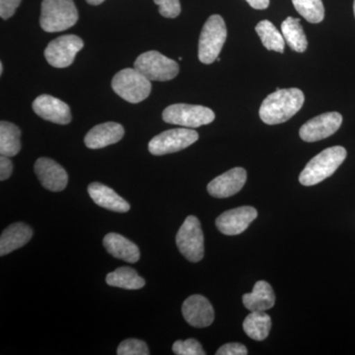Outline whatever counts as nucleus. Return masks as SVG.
Instances as JSON below:
<instances>
[{
  "instance_id": "obj_1",
  "label": "nucleus",
  "mask_w": 355,
  "mask_h": 355,
  "mask_svg": "<svg viewBox=\"0 0 355 355\" xmlns=\"http://www.w3.org/2000/svg\"><path fill=\"white\" fill-rule=\"evenodd\" d=\"M304 101V93L300 89L277 88L261 103V120L270 125L286 123L300 111Z\"/></svg>"
},
{
  "instance_id": "obj_2",
  "label": "nucleus",
  "mask_w": 355,
  "mask_h": 355,
  "mask_svg": "<svg viewBox=\"0 0 355 355\" xmlns=\"http://www.w3.org/2000/svg\"><path fill=\"white\" fill-rule=\"evenodd\" d=\"M347 150L343 146H333L324 149L305 166L299 176L303 186H315L327 178L331 177L347 158Z\"/></svg>"
},
{
  "instance_id": "obj_3",
  "label": "nucleus",
  "mask_w": 355,
  "mask_h": 355,
  "mask_svg": "<svg viewBox=\"0 0 355 355\" xmlns=\"http://www.w3.org/2000/svg\"><path fill=\"white\" fill-rule=\"evenodd\" d=\"M78 21L73 0H43L40 25L44 32L65 31Z\"/></svg>"
},
{
  "instance_id": "obj_4",
  "label": "nucleus",
  "mask_w": 355,
  "mask_h": 355,
  "mask_svg": "<svg viewBox=\"0 0 355 355\" xmlns=\"http://www.w3.org/2000/svg\"><path fill=\"white\" fill-rule=\"evenodd\" d=\"M227 38L225 22L220 15H211L203 26L198 43V60L205 64L216 62Z\"/></svg>"
},
{
  "instance_id": "obj_5",
  "label": "nucleus",
  "mask_w": 355,
  "mask_h": 355,
  "mask_svg": "<svg viewBox=\"0 0 355 355\" xmlns=\"http://www.w3.org/2000/svg\"><path fill=\"white\" fill-rule=\"evenodd\" d=\"M113 90L125 101L137 104L150 95V80L135 69L119 71L112 81Z\"/></svg>"
},
{
  "instance_id": "obj_6",
  "label": "nucleus",
  "mask_w": 355,
  "mask_h": 355,
  "mask_svg": "<svg viewBox=\"0 0 355 355\" xmlns=\"http://www.w3.org/2000/svg\"><path fill=\"white\" fill-rule=\"evenodd\" d=\"M163 121L171 125L196 128L209 125L216 119L214 111L198 105L174 104L163 111Z\"/></svg>"
},
{
  "instance_id": "obj_7",
  "label": "nucleus",
  "mask_w": 355,
  "mask_h": 355,
  "mask_svg": "<svg viewBox=\"0 0 355 355\" xmlns=\"http://www.w3.org/2000/svg\"><path fill=\"white\" fill-rule=\"evenodd\" d=\"M178 249L187 260L198 263L205 256V238L202 225L197 217L191 216L186 218L176 236Z\"/></svg>"
},
{
  "instance_id": "obj_8",
  "label": "nucleus",
  "mask_w": 355,
  "mask_h": 355,
  "mask_svg": "<svg viewBox=\"0 0 355 355\" xmlns=\"http://www.w3.org/2000/svg\"><path fill=\"white\" fill-rule=\"evenodd\" d=\"M135 69L150 81H169L179 73V64L156 51L142 53L135 62Z\"/></svg>"
},
{
  "instance_id": "obj_9",
  "label": "nucleus",
  "mask_w": 355,
  "mask_h": 355,
  "mask_svg": "<svg viewBox=\"0 0 355 355\" xmlns=\"http://www.w3.org/2000/svg\"><path fill=\"white\" fill-rule=\"evenodd\" d=\"M198 139V133L191 128H174L156 135L148 144L149 153L161 156L179 153Z\"/></svg>"
},
{
  "instance_id": "obj_10",
  "label": "nucleus",
  "mask_w": 355,
  "mask_h": 355,
  "mask_svg": "<svg viewBox=\"0 0 355 355\" xmlns=\"http://www.w3.org/2000/svg\"><path fill=\"white\" fill-rule=\"evenodd\" d=\"M84 43L76 35H64L51 41L44 50V58L51 67L64 69L72 64L77 53L83 50Z\"/></svg>"
},
{
  "instance_id": "obj_11",
  "label": "nucleus",
  "mask_w": 355,
  "mask_h": 355,
  "mask_svg": "<svg viewBox=\"0 0 355 355\" xmlns=\"http://www.w3.org/2000/svg\"><path fill=\"white\" fill-rule=\"evenodd\" d=\"M343 123V116L336 112L315 116L301 127L299 135L306 142H316L338 132Z\"/></svg>"
},
{
  "instance_id": "obj_12",
  "label": "nucleus",
  "mask_w": 355,
  "mask_h": 355,
  "mask_svg": "<svg viewBox=\"0 0 355 355\" xmlns=\"http://www.w3.org/2000/svg\"><path fill=\"white\" fill-rule=\"evenodd\" d=\"M258 217V211L252 207H241L223 212L217 217L216 227L224 235L234 236L244 232Z\"/></svg>"
},
{
  "instance_id": "obj_13",
  "label": "nucleus",
  "mask_w": 355,
  "mask_h": 355,
  "mask_svg": "<svg viewBox=\"0 0 355 355\" xmlns=\"http://www.w3.org/2000/svg\"><path fill=\"white\" fill-rule=\"evenodd\" d=\"M35 173L44 189L51 191H62L69 183L67 171L55 160L42 157L35 163Z\"/></svg>"
},
{
  "instance_id": "obj_14",
  "label": "nucleus",
  "mask_w": 355,
  "mask_h": 355,
  "mask_svg": "<svg viewBox=\"0 0 355 355\" xmlns=\"http://www.w3.org/2000/svg\"><path fill=\"white\" fill-rule=\"evenodd\" d=\"M33 110L44 120L58 125H69L71 121V112L69 105L51 95L37 97L33 102Z\"/></svg>"
},
{
  "instance_id": "obj_15",
  "label": "nucleus",
  "mask_w": 355,
  "mask_h": 355,
  "mask_svg": "<svg viewBox=\"0 0 355 355\" xmlns=\"http://www.w3.org/2000/svg\"><path fill=\"white\" fill-rule=\"evenodd\" d=\"M246 181V170L236 167L212 180L207 186V191L210 196L216 198L232 197L242 190Z\"/></svg>"
},
{
  "instance_id": "obj_16",
  "label": "nucleus",
  "mask_w": 355,
  "mask_h": 355,
  "mask_svg": "<svg viewBox=\"0 0 355 355\" xmlns=\"http://www.w3.org/2000/svg\"><path fill=\"white\" fill-rule=\"evenodd\" d=\"M182 313L187 323L195 328H207L214 321V310L202 295H191L184 300Z\"/></svg>"
},
{
  "instance_id": "obj_17",
  "label": "nucleus",
  "mask_w": 355,
  "mask_h": 355,
  "mask_svg": "<svg viewBox=\"0 0 355 355\" xmlns=\"http://www.w3.org/2000/svg\"><path fill=\"white\" fill-rule=\"evenodd\" d=\"M125 135L123 125L114 121L101 123L91 128L86 135L84 142L90 149H100L120 141Z\"/></svg>"
},
{
  "instance_id": "obj_18",
  "label": "nucleus",
  "mask_w": 355,
  "mask_h": 355,
  "mask_svg": "<svg viewBox=\"0 0 355 355\" xmlns=\"http://www.w3.org/2000/svg\"><path fill=\"white\" fill-rule=\"evenodd\" d=\"M88 193L93 202L103 209L112 210L114 212H128L130 209V203L123 200L118 193L101 183L89 184Z\"/></svg>"
},
{
  "instance_id": "obj_19",
  "label": "nucleus",
  "mask_w": 355,
  "mask_h": 355,
  "mask_svg": "<svg viewBox=\"0 0 355 355\" xmlns=\"http://www.w3.org/2000/svg\"><path fill=\"white\" fill-rule=\"evenodd\" d=\"M105 249L114 258L120 259L127 263H135L139 261L140 252L135 243L116 233H109L105 236Z\"/></svg>"
},
{
  "instance_id": "obj_20",
  "label": "nucleus",
  "mask_w": 355,
  "mask_h": 355,
  "mask_svg": "<svg viewBox=\"0 0 355 355\" xmlns=\"http://www.w3.org/2000/svg\"><path fill=\"white\" fill-rule=\"evenodd\" d=\"M32 237V228L27 224L22 222L11 224L2 232L0 237V256H6L25 246Z\"/></svg>"
},
{
  "instance_id": "obj_21",
  "label": "nucleus",
  "mask_w": 355,
  "mask_h": 355,
  "mask_svg": "<svg viewBox=\"0 0 355 355\" xmlns=\"http://www.w3.org/2000/svg\"><path fill=\"white\" fill-rule=\"evenodd\" d=\"M243 303L248 310L263 311L272 309L275 303V292L270 284L263 280L256 282L253 291L243 295Z\"/></svg>"
},
{
  "instance_id": "obj_22",
  "label": "nucleus",
  "mask_w": 355,
  "mask_h": 355,
  "mask_svg": "<svg viewBox=\"0 0 355 355\" xmlns=\"http://www.w3.org/2000/svg\"><path fill=\"white\" fill-rule=\"evenodd\" d=\"M243 329L249 338L261 342L270 335L272 319L263 311H253L245 319Z\"/></svg>"
},
{
  "instance_id": "obj_23",
  "label": "nucleus",
  "mask_w": 355,
  "mask_h": 355,
  "mask_svg": "<svg viewBox=\"0 0 355 355\" xmlns=\"http://www.w3.org/2000/svg\"><path fill=\"white\" fill-rule=\"evenodd\" d=\"M107 284L110 286L120 287L128 291H137L146 286V280L137 272V270L128 266L116 268L110 272L106 277Z\"/></svg>"
},
{
  "instance_id": "obj_24",
  "label": "nucleus",
  "mask_w": 355,
  "mask_h": 355,
  "mask_svg": "<svg viewBox=\"0 0 355 355\" xmlns=\"http://www.w3.org/2000/svg\"><path fill=\"white\" fill-rule=\"evenodd\" d=\"M21 130L9 121L0 123V154L7 157L17 155L21 150Z\"/></svg>"
},
{
  "instance_id": "obj_25",
  "label": "nucleus",
  "mask_w": 355,
  "mask_h": 355,
  "mask_svg": "<svg viewBox=\"0 0 355 355\" xmlns=\"http://www.w3.org/2000/svg\"><path fill=\"white\" fill-rule=\"evenodd\" d=\"M282 33L286 43L291 46V50L297 53H304L308 46V42L300 19L287 17L282 23Z\"/></svg>"
},
{
  "instance_id": "obj_26",
  "label": "nucleus",
  "mask_w": 355,
  "mask_h": 355,
  "mask_svg": "<svg viewBox=\"0 0 355 355\" xmlns=\"http://www.w3.org/2000/svg\"><path fill=\"white\" fill-rule=\"evenodd\" d=\"M256 32L261 40L263 46L268 51L284 53L286 40L284 35L275 28L270 21L263 20L256 26Z\"/></svg>"
},
{
  "instance_id": "obj_27",
  "label": "nucleus",
  "mask_w": 355,
  "mask_h": 355,
  "mask_svg": "<svg viewBox=\"0 0 355 355\" xmlns=\"http://www.w3.org/2000/svg\"><path fill=\"white\" fill-rule=\"evenodd\" d=\"M294 7L308 22L318 24L324 17V8L322 0H292Z\"/></svg>"
},
{
  "instance_id": "obj_28",
  "label": "nucleus",
  "mask_w": 355,
  "mask_h": 355,
  "mask_svg": "<svg viewBox=\"0 0 355 355\" xmlns=\"http://www.w3.org/2000/svg\"><path fill=\"white\" fill-rule=\"evenodd\" d=\"M148 347L144 340L137 338H128L120 343L116 354L119 355H148Z\"/></svg>"
},
{
  "instance_id": "obj_29",
  "label": "nucleus",
  "mask_w": 355,
  "mask_h": 355,
  "mask_svg": "<svg viewBox=\"0 0 355 355\" xmlns=\"http://www.w3.org/2000/svg\"><path fill=\"white\" fill-rule=\"evenodd\" d=\"M173 352L177 355H205L202 345L195 338L186 340H177L173 345Z\"/></svg>"
},
{
  "instance_id": "obj_30",
  "label": "nucleus",
  "mask_w": 355,
  "mask_h": 355,
  "mask_svg": "<svg viewBox=\"0 0 355 355\" xmlns=\"http://www.w3.org/2000/svg\"><path fill=\"white\" fill-rule=\"evenodd\" d=\"M159 6V13L165 18H176L181 13L180 0H153Z\"/></svg>"
},
{
  "instance_id": "obj_31",
  "label": "nucleus",
  "mask_w": 355,
  "mask_h": 355,
  "mask_svg": "<svg viewBox=\"0 0 355 355\" xmlns=\"http://www.w3.org/2000/svg\"><path fill=\"white\" fill-rule=\"evenodd\" d=\"M20 3L21 0H0V16L2 19L12 17Z\"/></svg>"
},
{
  "instance_id": "obj_32",
  "label": "nucleus",
  "mask_w": 355,
  "mask_h": 355,
  "mask_svg": "<svg viewBox=\"0 0 355 355\" xmlns=\"http://www.w3.org/2000/svg\"><path fill=\"white\" fill-rule=\"evenodd\" d=\"M248 349L245 345L238 343H226L217 350L216 355H247Z\"/></svg>"
},
{
  "instance_id": "obj_33",
  "label": "nucleus",
  "mask_w": 355,
  "mask_h": 355,
  "mask_svg": "<svg viewBox=\"0 0 355 355\" xmlns=\"http://www.w3.org/2000/svg\"><path fill=\"white\" fill-rule=\"evenodd\" d=\"M13 171V164L11 162L10 157L1 155L0 157V180L6 181L11 176Z\"/></svg>"
},
{
  "instance_id": "obj_34",
  "label": "nucleus",
  "mask_w": 355,
  "mask_h": 355,
  "mask_svg": "<svg viewBox=\"0 0 355 355\" xmlns=\"http://www.w3.org/2000/svg\"><path fill=\"white\" fill-rule=\"evenodd\" d=\"M246 1L250 6L253 7L254 9H258V10L266 9L270 6V0H246Z\"/></svg>"
},
{
  "instance_id": "obj_35",
  "label": "nucleus",
  "mask_w": 355,
  "mask_h": 355,
  "mask_svg": "<svg viewBox=\"0 0 355 355\" xmlns=\"http://www.w3.org/2000/svg\"><path fill=\"white\" fill-rule=\"evenodd\" d=\"M86 1H87V3L91 4V6H100L105 0H86Z\"/></svg>"
},
{
  "instance_id": "obj_36",
  "label": "nucleus",
  "mask_w": 355,
  "mask_h": 355,
  "mask_svg": "<svg viewBox=\"0 0 355 355\" xmlns=\"http://www.w3.org/2000/svg\"><path fill=\"white\" fill-rule=\"evenodd\" d=\"M3 73V64L0 62V74Z\"/></svg>"
},
{
  "instance_id": "obj_37",
  "label": "nucleus",
  "mask_w": 355,
  "mask_h": 355,
  "mask_svg": "<svg viewBox=\"0 0 355 355\" xmlns=\"http://www.w3.org/2000/svg\"><path fill=\"white\" fill-rule=\"evenodd\" d=\"M354 16H355V0H354Z\"/></svg>"
}]
</instances>
